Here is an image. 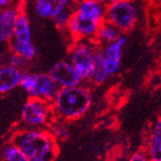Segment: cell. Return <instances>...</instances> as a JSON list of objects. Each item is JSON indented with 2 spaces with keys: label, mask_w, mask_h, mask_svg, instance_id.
Returning <instances> with one entry per match:
<instances>
[{
  "label": "cell",
  "mask_w": 161,
  "mask_h": 161,
  "mask_svg": "<svg viewBox=\"0 0 161 161\" xmlns=\"http://www.w3.org/2000/svg\"><path fill=\"white\" fill-rule=\"evenodd\" d=\"M12 142L19 146L28 161H53L58 152V142L47 130H22L13 136Z\"/></svg>",
  "instance_id": "6da1fadb"
},
{
  "label": "cell",
  "mask_w": 161,
  "mask_h": 161,
  "mask_svg": "<svg viewBox=\"0 0 161 161\" xmlns=\"http://www.w3.org/2000/svg\"><path fill=\"white\" fill-rule=\"evenodd\" d=\"M92 101L93 97L90 89L80 84L71 88L59 89L52 107L55 118L71 122L85 115L91 108Z\"/></svg>",
  "instance_id": "7a4b0ae2"
},
{
  "label": "cell",
  "mask_w": 161,
  "mask_h": 161,
  "mask_svg": "<svg viewBox=\"0 0 161 161\" xmlns=\"http://www.w3.org/2000/svg\"><path fill=\"white\" fill-rule=\"evenodd\" d=\"M20 86L30 98L50 104L53 102L59 91V87L50 77V75L42 72L32 73L23 71Z\"/></svg>",
  "instance_id": "3957f363"
},
{
  "label": "cell",
  "mask_w": 161,
  "mask_h": 161,
  "mask_svg": "<svg viewBox=\"0 0 161 161\" xmlns=\"http://www.w3.org/2000/svg\"><path fill=\"white\" fill-rule=\"evenodd\" d=\"M138 15L139 9L137 5L131 0H127L109 4L106 11V21L116 26L122 33H128L134 29Z\"/></svg>",
  "instance_id": "277c9868"
},
{
  "label": "cell",
  "mask_w": 161,
  "mask_h": 161,
  "mask_svg": "<svg viewBox=\"0 0 161 161\" xmlns=\"http://www.w3.org/2000/svg\"><path fill=\"white\" fill-rule=\"evenodd\" d=\"M55 117L52 104L30 98L22 109V122L29 129L47 128Z\"/></svg>",
  "instance_id": "5b68a950"
},
{
  "label": "cell",
  "mask_w": 161,
  "mask_h": 161,
  "mask_svg": "<svg viewBox=\"0 0 161 161\" xmlns=\"http://www.w3.org/2000/svg\"><path fill=\"white\" fill-rule=\"evenodd\" d=\"M97 45L92 41L80 40L75 43L69 52V61L79 74L82 81H89L94 61Z\"/></svg>",
  "instance_id": "8992f818"
},
{
  "label": "cell",
  "mask_w": 161,
  "mask_h": 161,
  "mask_svg": "<svg viewBox=\"0 0 161 161\" xmlns=\"http://www.w3.org/2000/svg\"><path fill=\"white\" fill-rule=\"evenodd\" d=\"M47 74L59 89L71 88L82 84V79L69 60L58 61L50 68Z\"/></svg>",
  "instance_id": "52a82bcc"
},
{
  "label": "cell",
  "mask_w": 161,
  "mask_h": 161,
  "mask_svg": "<svg viewBox=\"0 0 161 161\" xmlns=\"http://www.w3.org/2000/svg\"><path fill=\"white\" fill-rule=\"evenodd\" d=\"M101 25L74 11L66 29L75 41L86 40L94 42Z\"/></svg>",
  "instance_id": "ba28073f"
},
{
  "label": "cell",
  "mask_w": 161,
  "mask_h": 161,
  "mask_svg": "<svg viewBox=\"0 0 161 161\" xmlns=\"http://www.w3.org/2000/svg\"><path fill=\"white\" fill-rule=\"evenodd\" d=\"M127 37L124 34H122L121 37L116 42L102 47L105 64H106V69L109 76H113L117 74L119 69H120L122 53L124 50V47L127 44Z\"/></svg>",
  "instance_id": "9c48e42d"
},
{
  "label": "cell",
  "mask_w": 161,
  "mask_h": 161,
  "mask_svg": "<svg viewBox=\"0 0 161 161\" xmlns=\"http://www.w3.org/2000/svg\"><path fill=\"white\" fill-rule=\"evenodd\" d=\"M19 13L20 9L15 6H10L0 11V45L9 43L12 40Z\"/></svg>",
  "instance_id": "30bf717a"
},
{
  "label": "cell",
  "mask_w": 161,
  "mask_h": 161,
  "mask_svg": "<svg viewBox=\"0 0 161 161\" xmlns=\"http://www.w3.org/2000/svg\"><path fill=\"white\" fill-rule=\"evenodd\" d=\"M106 11L107 6L95 0H82L75 6L76 13L99 24H103L106 21Z\"/></svg>",
  "instance_id": "8fae6325"
},
{
  "label": "cell",
  "mask_w": 161,
  "mask_h": 161,
  "mask_svg": "<svg viewBox=\"0 0 161 161\" xmlns=\"http://www.w3.org/2000/svg\"><path fill=\"white\" fill-rule=\"evenodd\" d=\"M72 4L71 0H36L35 10L41 18L53 19L58 13Z\"/></svg>",
  "instance_id": "7c38bea8"
},
{
  "label": "cell",
  "mask_w": 161,
  "mask_h": 161,
  "mask_svg": "<svg viewBox=\"0 0 161 161\" xmlns=\"http://www.w3.org/2000/svg\"><path fill=\"white\" fill-rule=\"evenodd\" d=\"M23 71L9 64H4L0 68V93H8L17 86H20Z\"/></svg>",
  "instance_id": "4fadbf2b"
},
{
  "label": "cell",
  "mask_w": 161,
  "mask_h": 161,
  "mask_svg": "<svg viewBox=\"0 0 161 161\" xmlns=\"http://www.w3.org/2000/svg\"><path fill=\"white\" fill-rule=\"evenodd\" d=\"M145 151L150 161H161V116L150 130Z\"/></svg>",
  "instance_id": "5bb4252c"
},
{
  "label": "cell",
  "mask_w": 161,
  "mask_h": 161,
  "mask_svg": "<svg viewBox=\"0 0 161 161\" xmlns=\"http://www.w3.org/2000/svg\"><path fill=\"white\" fill-rule=\"evenodd\" d=\"M109 77L108 71L106 69V64H105L104 54L102 47H96V50L94 53V61H93V68L91 77L89 81L94 84V85H101Z\"/></svg>",
  "instance_id": "9a60e30c"
},
{
  "label": "cell",
  "mask_w": 161,
  "mask_h": 161,
  "mask_svg": "<svg viewBox=\"0 0 161 161\" xmlns=\"http://www.w3.org/2000/svg\"><path fill=\"white\" fill-rule=\"evenodd\" d=\"M12 40L20 43H31L32 42V30L30 20L26 14L20 10L18 18L16 20Z\"/></svg>",
  "instance_id": "2e32d148"
},
{
  "label": "cell",
  "mask_w": 161,
  "mask_h": 161,
  "mask_svg": "<svg viewBox=\"0 0 161 161\" xmlns=\"http://www.w3.org/2000/svg\"><path fill=\"white\" fill-rule=\"evenodd\" d=\"M122 34L123 33L116 26L109 23L108 21H105L99 28L94 43L96 45H103L105 47L116 42L121 37Z\"/></svg>",
  "instance_id": "e0dca14e"
},
{
  "label": "cell",
  "mask_w": 161,
  "mask_h": 161,
  "mask_svg": "<svg viewBox=\"0 0 161 161\" xmlns=\"http://www.w3.org/2000/svg\"><path fill=\"white\" fill-rule=\"evenodd\" d=\"M9 47L12 53H16L24 58L27 61L32 60L37 54V50L33 43H20V42L11 40L9 42Z\"/></svg>",
  "instance_id": "ac0fdd59"
},
{
  "label": "cell",
  "mask_w": 161,
  "mask_h": 161,
  "mask_svg": "<svg viewBox=\"0 0 161 161\" xmlns=\"http://www.w3.org/2000/svg\"><path fill=\"white\" fill-rule=\"evenodd\" d=\"M48 132L57 142H64L69 137V129L65 121L55 118L47 127Z\"/></svg>",
  "instance_id": "d6986e66"
},
{
  "label": "cell",
  "mask_w": 161,
  "mask_h": 161,
  "mask_svg": "<svg viewBox=\"0 0 161 161\" xmlns=\"http://www.w3.org/2000/svg\"><path fill=\"white\" fill-rule=\"evenodd\" d=\"M2 155L4 161H28L23 151L13 142L5 146Z\"/></svg>",
  "instance_id": "ffe728a7"
},
{
  "label": "cell",
  "mask_w": 161,
  "mask_h": 161,
  "mask_svg": "<svg viewBox=\"0 0 161 161\" xmlns=\"http://www.w3.org/2000/svg\"><path fill=\"white\" fill-rule=\"evenodd\" d=\"M74 5H75V3H73L71 6H69L68 8H66L64 11H61L60 13H58V15L53 19L54 25L57 26L58 28H59V29L67 28L69 22H70V19H71L72 15L74 14V11H75Z\"/></svg>",
  "instance_id": "44dd1931"
},
{
  "label": "cell",
  "mask_w": 161,
  "mask_h": 161,
  "mask_svg": "<svg viewBox=\"0 0 161 161\" xmlns=\"http://www.w3.org/2000/svg\"><path fill=\"white\" fill-rule=\"evenodd\" d=\"M28 64V61L22 58L21 55L19 54H16V53H11V55L9 57V61H8V64L13 66V67H15L17 69H19V70L22 71L23 69L26 67Z\"/></svg>",
  "instance_id": "7402d4cb"
},
{
  "label": "cell",
  "mask_w": 161,
  "mask_h": 161,
  "mask_svg": "<svg viewBox=\"0 0 161 161\" xmlns=\"http://www.w3.org/2000/svg\"><path fill=\"white\" fill-rule=\"evenodd\" d=\"M128 161H150L145 150H137L129 157Z\"/></svg>",
  "instance_id": "603a6c76"
},
{
  "label": "cell",
  "mask_w": 161,
  "mask_h": 161,
  "mask_svg": "<svg viewBox=\"0 0 161 161\" xmlns=\"http://www.w3.org/2000/svg\"><path fill=\"white\" fill-rule=\"evenodd\" d=\"M14 0H0V9H5L12 6Z\"/></svg>",
  "instance_id": "cb8c5ba5"
},
{
  "label": "cell",
  "mask_w": 161,
  "mask_h": 161,
  "mask_svg": "<svg viewBox=\"0 0 161 161\" xmlns=\"http://www.w3.org/2000/svg\"><path fill=\"white\" fill-rule=\"evenodd\" d=\"M95 1L99 2V3H101V4L105 5V6H108L109 4H111L112 0H95Z\"/></svg>",
  "instance_id": "d4e9b609"
},
{
  "label": "cell",
  "mask_w": 161,
  "mask_h": 161,
  "mask_svg": "<svg viewBox=\"0 0 161 161\" xmlns=\"http://www.w3.org/2000/svg\"><path fill=\"white\" fill-rule=\"evenodd\" d=\"M4 65V55L0 53V68Z\"/></svg>",
  "instance_id": "484cf974"
},
{
  "label": "cell",
  "mask_w": 161,
  "mask_h": 161,
  "mask_svg": "<svg viewBox=\"0 0 161 161\" xmlns=\"http://www.w3.org/2000/svg\"><path fill=\"white\" fill-rule=\"evenodd\" d=\"M124 1H127V0H112L111 3H119V2H124Z\"/></svg>",
  "instance_id": "4316f807"
},
{
  "label": "cell",
  "mask_w": 161,
  "mask_h": 161,
  "mask_svg": "<svg viewBox=\"0 0 161 161\" xmlns=\"http://www.w3.org/2000/svg\"><path fill=\"white\" fill-rule=\"evenodd\" d=\"M71 1H72L73 3H75V4H77V3H79L80 1H82V0H71Z\"/></svg>",
  "instance_id": "83f0119b"
},
{
  "label": "cell",
  "mask_w": 161,
  "mask_h": 161,
  "mask_svg": "<svg viewBox=\"0 0 161 161\" xmlns=\"http://www.w3.org/2000/svg\"><path fill=\"white\" fill-rule=\"evenodd\" d=\"M0 11H1V9H0Z\"/></svg>",
  "instance_id": "f1b7e54d"
}]
</instances>
